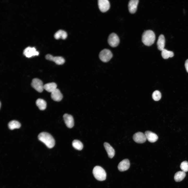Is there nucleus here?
<instances>
[{
    "label": "nucleus",
    "mask_w": 188,
    "mask_h": 188,
    "mask_svg": "<svg viewBox=\"0 0 188 188\" xmlns=\"http://www.w3.org/2000/svg\"><path fill=\"white\" fill-rule=\"evenodd\" d=\"M57 84L54 82L48 83L44 86V89L51 93L57 89Z\"/></svg>",
    "instance_id": "nucleus-18"
},
{
    "label": "nucleus",
    "mask_w": 188,
    "mask_h": 188,
    "mask_svg": "<svg viewBox=\"0 0 188 188\" xmlns=\"http://www.w3.org/2000/svg\"><path fill=\"white\" fill-rule=\"evenodd\" d=\"M133 139L135 142L139 143L145 142L147 139L145 134L140 132L135 133L133 135Z\"/></svg>",
    "instance_id": "nucleus-10"
},
{
    "label": "nucleus",
    "mask_w": 188,
    "mask_h": 188,
    "mask_svg": "<svg viewBox=\"0 0 188 188\" xmlns=\"http://www.w3.org/2000/svg\"><path fill=\"white\" fill-rule=\"evenodd\" d=\"M92 172L94 177L99 181H104L106 179V173L104 169L100 166L95 167Z\"/></svg>",
    "instance_id": "nucleus-3"
},
{
    "label": "nucleus",
    "mask_w": 188,
    "mask_h": 188,
    "mask_svg": "<svg viewBox=\"0 0 188 188\" xmlns=\"http://www.w3.org/2000/svg\"><path fill=\"white\" fill-rule=\"evenodd\" d=\"M185 66L186 69V70L188 73V59L185 62Z\"/></svg>",
    "instance_id": "nucleus-27"
},
{
    "label": "nucleus",
    "mask_w": 188,
    "mask_h": 188,
    "mask_svg": "<svg viewBox=\"0 0 188 188\" xmlns=\"http://www.w3.org/2000/svg\"><path fill=\"white\" fill-rule=\"evenodd\" d=\"M186 175L185 172L179 171L176 173L174 176V180L176 182H180L182 180Z\"/></svg>",
    "instance_id": "nucleus-20"
},
{
    "label": "nucleus",
    "mask_w": 188,
    "mask_h": 188,
    "mask_svg": "<svg viewBox=\"0 0 188 188\" xmlns=\"http://www.w3.org/2000/svg\"><path fill=\"white\" fill-rule=\"evenodd\" d=\"M157 44L158 49L162 51L164 49L165 45V39L163 35L161 34L159 36Z\"/></svg>",
    "instance_id": "nucleus-17"
},
{
    "label": "nucleus",
    "mask_w": 188,
    "mask_h": 188,
    "mask_svg": "<svg viewBox=\"0 0 188 188\" xmlns=\"http://www.w3.org/2000/svg\"><path fill=\"white\" fill-rule=\"evenodd\" d=\"M8 127L11 130L19 128L21 126L20 123L17 121L13 120L10 121L8 124Z\"/></svg>",
    "instance_id": "nucleus-22"
},
{
    "label": "nucleus",
    "mask_w": 188,
    "mask_h": 188,
    "mask_svg": "<svg viewBox=\"0 0 188 188\" xmlns=\"http://www.w3.org/2000/svg\"><path fill=\"white\" fill-rule=\"evenodd\" d=\"M146 139L151 143L156 141L158 139V137L155 133L150 131H146L145 133Z\"/></svg>",
    "instance_id": "nucleus-15"
},
{
    "label": "nucleus",
    "mask_w": 188,
    "mask_h": 188,
    "mask_svg": "<svg viewBox=\"0 0 188 188\" xmlns=\"http://www.w3.org/2000/svg\"><path fill=\"white\" fill-rule=\"evenodd\" d=\"M155 35L154 33L151 30L145 31L142 36V41L145 45L150 46L154 42Z\"/></svg>",
    "instance_id": "nucleus-2"
},
{
    "label": "nucleus",
    "mask_w": 188,
    "mask_h": 188,
    "mask_svg": "<svg viewBox=\"0 0 188 188\" xmlns=\"http://www.w3.org/2000/svg\"><path fill=\"white\" fill-rule=\"evenodd\" d=\"M139 2L138 0H131L129 1L128 7L130 13L134 14L136 12Z\"/></svg>",
    "instance_id": "nucleus-13"
},
{
    "label": "nucleus",
    "mask_w": 188,
    "mask_h": 188,
    "mask_svg": "<svg viewBox=\"0 0 188 188\" xmlns=\"http://www.w3.org/2000/svg\"><path fill=\"white\" fill-rule=\"evenodd\" d=\"M31 85L33 88L39 92H42L44 89V85L42 81L38 78H35L32 80Z\"/></svg>",
    "instance_id": "nucleus-6"
},
{
    "label": "nucleus",
    "mask_w": 188,
    "mask_h": 188,
    "mask_svg": "<svg viewBox=\"0 0 188 188\" xmlns=\"http://www.w3.org/2000/svg\"><path fill=\"white\" fill-rule=\"evenodd\" d=\"M23 53L26 57L28 58L37 56L39 54V52L36 50L34 48L29 46L27 47L24 50Z\"/></svg>",
    "instance_id": "nucleus-9"
},
{
    "label": "nucleus",
    "mask_w": 188,
    "mask_h": 188,
    "mask_svg": "<svg viewBox=\"0 0 188 188\" xmlns=\"http://www.w3.org/2000/svg\"><path fill=\"white\" fill-rule=\"evenodd\" d=\"M45 57L46 59L53 61L58 65L63 64L65 62L64 58L61 56L54 57L50 54H48L46 55Z\"/></svg>",
    "instance_id": "nucleus-8"
},
{
    "label": "nucleus",
    "mask_w": 188,
    "mask_h": 188,
    "mask_svg": "<svg viewBox=\"0 0 188 188\" xmlns=\"http://www.w3.org/2000/svg\"><path fill=\"white\" fill-rule=\"evenodd\" d=\"M99 57L101 60L104 62L109 61L112 58L113 54L109 49H104L99 53Z\"/></svg>",
    "instance_id": "nucleus-4"
},
{
    "label": "nucleus",
    "mask_w": 188,
    "mask_h": 188,
    "mask_svg": "<svg viewBox=\"0 0 188 188\" xmlns=\"http://www.w3.org/2000/svg\"><path fill=\"white\" fill-rule=\"evenodd\" d=\"M152 98L155 101H157L161 98V95L160 92L158 90L154 91L152 94Z\"/></svg>",
    "instance_id": "nucleus-25"
},
{
    "label": "nucleus",
    "mask_w": 188,
    "mask_h": 188,
    "mask_svg": "<svg viewBox=\"0 0 188 188\" xmlns=\"http://www.w3.org/2000/svg\"><path fill=\"white\" fill-rule=\"evenodd\" d=\"M180 168L182 171L184 172L188 171V162L184 161L182 162L180 166Z\"/></svg>",
    "instance_id": "nucleus-26"
},
{
    "label": "nucleus",
    "mask_w": 188,
    "mask_h": 188,
    "mask_svg": "<svg viewBox=\"0 0 188 188\" xmlns=\"http://www.w3.org/2000/svg\"><path fill=\"white\" fill-rule=\"evenodd\" d=\"M39 140L44 143L49 148H51L55 145V141L53 137L49 133L44 132L40 133L38 136Z\"/></svg>",
    "instance_id": "nucleus-1"
},
{
    "label": "nucleus",
    "mask_w": 188,
    "mask_h": 188,
    "mask_svg": "<svg viewBox=\"0 0 188 188\" xmlns=\"http://www.w3.org/2000/svg\"><path fill=\"white\" fill-rule=\"evenodd\" d=\"M161 51V55L164 59H166L169 57H172L174 55L173 52L168 51L164 48Z\"/></svg>",
    "instance_id": "nucleus-23"
},
{
    "label": "nucleus",
    "mask_w": 188,
    "mask_h": 188,
    "mask_svg": "<svg viewBox=\"0 0 188 188\" xmlns=\"http://www.w3.org/2000/svg\"><path fill=\"white\" fill-rule=\"evenodd\" d=\"M51 97L54 101L59 102L62 99L63 96L60 90L56 89L51 93Z\"/></svg>",
    "instance_id": "nucleus-14"
},
{
    "label": "nucleus",
    "mask_w": 188,
    "mask_h": 188,
    "mask_svg": "<svg viewBox=\"0 0 188 188\" xmlns=\"http://www.w3.org/2000/svg\"><path fill=\"white\" fill-rule=\"evenodd\" d=\"M36 104L39 109L41 110H44L46 107V103L44 100L38 99L36 101Z\"/></svg>",
    "instance_id": "nucleus-21"
},
{
    "label": "nucleus",
    "mask_w": 188,
    "mask_h": 188,
    "mask_svg": "<svg viewBox=\"0 0 188 188\" xmlns=\"http://www.w3.org/2000/svg\"><path fill=\"white\" fill-rule=\"evenodd\" d=\"M108 42L110 46L113 47H115L119 45L120 42V39L116 33H113L109 36Z\"/></svg>",
    "instance_id": "nucleus-5"
},
{
    "label": "nucleus",
    "mask_w": 188,
    "mask_h": 188,
    "mask_svg": "<svg viewBox=\"0 0 188 188\" xmlns=\"http://www.w3.org/2000/svg\"><path fill=\"white\" fill-rule=\"evenodd\" d=\"M130 165L129 160L127 159H125L119 163L118 166V168L120 171H124L128 169Z\"/></svg>",
    "instance_id": "nucleus-12"
},
{
    "label": "nucleus",
    "mask_w": 188,
    "mask_h": 188,
    "mask_svg": "<svg viewBox=\"0 0 188 188\" xmlns=\"http://www.w3.org/2000/svg\"><path fill=\"white\" fill-rule=\"evenodd\" d=\"M104 145L107 152L108 157L110 158H112L114 156L115 154L114 149L109 144L107 143H104Z\"/></svg>",
    "instance_id": "nucleus-16"
},
{
    "label": "nucleus",
    "mask_w": 188,
    "mask_h": 188,
    "mask_svg": "<svg viewBox=\"0 0 188 188\" xmlns=\"http://www.w3.org/2000/svg\"><path fill=\"white\" fill-rule=\"evenodd\" d=\"M72 145L75 149L79 150H81L83 148V144L78 140H74L72 142Z\"/></svg>",
    "instance_id": "nucleus-24"
},
{
    "label": "nucleus",
    "mask_w": 188,
    "mask_h": 188,
    "mask_svg": "<svg viewBox=\"0 0 188 188\" xmlns=\"http://www.w3.org/2000/svg\"><path fill=\"white\" fill-rule=\"evenodd\" d=\"M98 5L99 10L102 12L107 11L110 7V3L108 0H99Z\"/></svg>",
    "instance_id": "nucleus-7"
},
{
    "label": "nucleus",
    "mask_w": 188,
    "mask_h": 188,
    "mask_svg": "<svg viewBox=\"0 0 188 188\" xmlns=\"http://www.w3.org/2000/svg\"><path fill=\"white\" fill-rule=\"evenodd\" d=\"M67 33L62 30H59L56 32L54 34V37L56 39L60 38L63 39H65L67 37Z\"/></svg>",
    "instance_id": "nucleus-19"
},
{
    "label": "nucleus",
    "mask_w": 188,
    "mask_h": 188,
    "mask_svg": "<svg viewBox=\"0 0 188 188\" xmlns=\"http://www.w3.org/2000/svg\"><path fill=\"white\" fill-rule=\"evenodd\" d=\"M63 118L66 126L69 128H72L74 125V120L73 116L70 115L65 114Z\"/></svg>",
    "instance_id": "nucleus-11"
},
{
    "label": "nucleus",
    "mask_w": 188,
    "mask_h": 188,
    "mask_svg": "<svg viewBox=\"0 0 188 188\" xmlns=\"http://www.w3.org/2000/svg\"><path fill=\"white\" fill-rule=\"evenodd\" d=\"M1 102H0V108H1Z\"/></svg>",
    "instance_id": "nucleus-28"
}]
</instances>
